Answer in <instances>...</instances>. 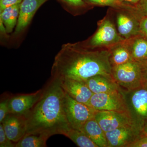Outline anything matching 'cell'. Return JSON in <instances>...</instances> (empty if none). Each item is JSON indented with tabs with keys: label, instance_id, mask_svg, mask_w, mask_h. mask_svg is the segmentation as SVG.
Wrapping results in <instances>:
<instances>
[{
	"label": "cell",
	"instance_id": "1",
	"mask_svg": "<svg viewBox=\"0 0 147 147\" xmlns=\"http://www.w3.org/2000/svg\"><path fill=\"white\" fill-rule=\"evenodd\" d=\"M94 48L79 43L64 44L55 57L51 78L86 82L98 75L113 78L109 48Z\"/></svg>",
	"mask_w": 147,
	"mask_h": 147
},
{
	"label": "cell",
	"instance_id": "2",
	"mask_svg": "<svg viewBox=\"0 0 147 147\" xmlns=\"http://www.w3.org/2000/svg\"><path fill=\"white\" fill-rule=\"evenodd\" d=\"M43 89L41 97L25 115L26 134L64 135L70 128L65 111V92L59 80L52 78Z\"/></svg>",
	"mask_w": 147,
	"mask_h": 147
},
{
	"label": "cell",
	"instance_id": "3",
	"mask_svg": "<svg viewBox=\"0 0 147 147\" xmlns=\"http://www.w3.org/2000/svg\"><path fill=\"white\" fill-rule=\"evenodd\" d=\"M113 75L122 91L135 89L144 84L142 65L133 60L113 67Z\"/></svg>",
	"mask_w": 147,
	"mask_h": 147
},
{
	"label": "cell",
	"instance_id": "4",
	"mask_svg": "<svg viewBox=\"0 0 147 147\" xmlns=\"http://www.w3.org/2000/svg\"><path fill=\"white\" fill-rule=\"evenodd\" d=\"M65 111L70 127L82 131L86 122L94 117L96 110L78 102L65 92Z\"/></svg>",
	"mask_w": 147,
	"mask_h": 147
},
{
	"label": "cell",
	"instance_id": "5",
	"mask_svg": "<svg viewBox=\"0 0 147 147\" xmlns=\"http://www.w3.org/2000/svg\"><path fill=\"white\" fill-rule=\"evenodd\" d=\"M122 92L131 117L143 126L147 120V83L135 89Z\"/></svg>",
	"mask_w": 147,
	"mask_h": 147
},
{
	"label": "cell",
	"instance_id": "6",
	"mask_svg": "<svg viewBox=\"0 0 147 147\" xmlns=\"http://www.w3.org/2000/svg\"><path fill=\"white\" fill-rule=\"evenodd\" d=\"M90 104L96 111H114L130 114L122 90L93 94Z\"/></svg>",
	"mask_w": 147,
	"mask_h": 147
},
{
	"label": "cell",
	"instance_id": "7",
	"mask_svg": "<svg viewBox=\"0 0 147 147\" xmlns=\"http://www.w3.org/2000/svg\"><path fill=\"white\" fill-rule=\"evenodd\" d=\"M125 40L117 31L112 21L105 18L98 24L97 30L91 38L89 45L92 48H109Z\"/></svg>",
	"mask_w": 147,
	"mask_h": 147
},
{
	"label": "cell",
	"instance_id": "8",
	"mask_svg": "<svg viewBox=\"0 0 147 147\" xmlns=\"http://www.w3.org/2000/svg\"><path fill=\"white\" fill-rule=\"evenodd\" d=\"M108 147H128L142 136L143 126L138 124L122 127L105 132Z\"/></svg>",
	"mask_w": 147,
	"mask_h": 147
},
{
	"label": "cell",
	"instance_id": "9",
	"mask_svg": "<svg viewBox=\"0 0 147 147\" xmlns=\"http://www.w3.org/2000/svg\"><path fill=\"white\" fill-rule=\"evenodd\" d=\"M94 118L105 132L122 127L139 124L133 119L129 113L96 111Z\"/></svg>",
	"mask_w": 147,
	"mask_h": 147
},
{
	"label": "cell",
	"instance_id": "10",
	"mask_svg": "<svg viewBox=\"0 0 147 147\" xmlns=\"http://www.w3.org/2000/svg\"><path fill=\"white\" fill-rule=\"evenodd\" d=\"M59 80L61 86L70 97L78 102L90 106V100L93 93L86 82L69 79Z\"/></svg>",
	"mask_w": 147,
	"mask_h": 147
},
{
	"label": "cell",
	"instance_id": "11",
	"mask_svg": "<svg viewBox=\"0 0 147 147\" xmlns=\"http://www.w3.org/2000/svg\"><path fill=\"white\" fill-rule=\"evenodd\" d=\"M1 123L2 124L8 139L15 144L26 133V119L25 115L9 113Z\"/></svg>",
	"mask_w": 147,
	"mask_h": 147
},
{
	"label": "cell",
	"instance_id": "12",
	"mask_svg": "<svg viewBox=\"0 0 147 147\" xmlns=\"http://www.w3.org/2000/svg\"><path fill=\"white\" fill-rule=\"evenodd\" d=\"M43 89L28 94L17 95L9 98V113L26 115L41 97Z\"/></svg>",
	"mask_w": 147,
	"mask_h": 147
},
{
	"label": "cell",
	"instance_id": "13",
	"mask_svg": "<svg viewBox=\"0 0 147 147\" xmlns=\"http://www.w3.org/2000/svg\"><path fill=\"white\" fill-rule=\"evenodd\" d=\"M118 31L125 40L131 39L141 35L139 20L131 11L123 10L117 15Z\"/></svg>",
	"mask_w": 147,
	"mask_h": 147
},
{
	"label": "cell",
	"instance_id": "14",
	"mask_svg": "<svg viewBox=\"0 0 147 147\" xmlns=\"http://www.w3.org/2000/svg\"><path fill=\"white\" fill-rule=\"evenodd\" d=\"M48 0H23L20 4V11L14 34H18L29 25L39 7Z\"/></svg>",
	"mask_w": 147,
	"mask_h": 147
},
{
	"label": "cell",
	"instance_id": "15",
	"mask_svg": "<svg viewBox=\"0 0 147 147\" xmlns=\"http://www.w3.org/2000/svg\"><path fill=\"white\" fill-rule=\"evenodd\" d=\"M85 82L93 94L121 90L114 78L109 76L96 75L89 78Z\"/></svg>",
	"mask_w": 147,
	"mask_h": 147
},
{
	"label": "cell",
	"instance_id": "16",
	"mask_svg": "<svg viewBox=\"0 0 147 147\" xmlns=\"http://www.w3.org/2000/svg\"><path fill=\"white\" fill-rule=\"evenodd\" d=\"M109 49L112 67L123 64L132 60L129 40H125Z\"/></svg>",
	"mask_w": 147,
	"mask_h": 147
},
{
	"label": "cell",
	"instance_id": "17",
	"mask_svg": "<svg viewBox=\"0 0 147 147\" xmlns=\"http://www.w3.org/2000/svg\"><path fill=\"white\" fill-rule=\"evenodd\" d=\"M82 131L86 134L98 147H108L105 132L94 117L86 122Z\"/></svg>",
	"mask_w": 147,
	"mask_h": 147
},
{
	"label": "cell",
	"instance_id": "18",
	"mask_svg": "<svg viewBox=\"0 0 147 147\" xmlns=\"http://www.w3.org/2000/svg\"><path fill=\"white\" fill-rule=\"evenodd\" d=\"M129 40L132 60L140 63L147 61V38L142 35Z\"/></svg>",
	"mask_w": 147,
	"mask_h": 147
},
{
	"label": "cell",
	"instance_id": "19",
	"mask_svg": "<svg viewBox=\"0 0 147 147\" xmlns=\"http://www.w3.org/2000/svg\"><path fill=\"white\" fill-rule=\"evenodd\" d=\"M49 138L42 134H26L16 143L15 147H47L46 142Z\"/></svg>",
	"mask_w": 147,
	"mask_h": 147
},
{
	"label": "cell",
	"instance_id": "20",
	"mask_svg": "<svg viewBox=\"0 0 147 147\" xmlns=\"http://www.w3.org/2000/svg\"><path fill=\"white\" fill-rule=\"evenodd\" d=\"M64 136L80 147H98L83 131L70 127Z\"/></svg>",
	"mask_w": 147,
	"mask_h": 147
},
{
	"label": "cell",
	"instance_id": "21",
	"mask_svg": "<svg viewBox=\"0 0 147 147\" xmlns=\"http://www.w3.org/2000/svg\"><path fill=\"white\" fill-rule=\"evenodd\" d=\"M88 2L100 6H107L119 10H124L134 13L135 6L120 0H86Z\"/></svg>",
	"mask_w": 147,
	"mask_h": 147
},
{
	"label": "cell",
	"instance_id": "22",
	"mask_svg": "<svg viewBox=\"0 0 147 147\" xmlns=\"http://www.w3.org/2000/svg\"><path fill=\"white\" fill-rule=\"evenodd\" d=\"M20 4L13 6V9L8 23L5 26L6 31L7 33L11 32L13 30L14 27L16 26L19 15Z\"/></svg>",
	"mask_w": 147,
	"mask_h": 147
},
{
	"label": "cell",
	"instance_id": "23",
	"mask_svg": "<svg viewBox=\"0 0 147 147\" xmlns=\"http://www.w3.org/2000/svg\"><path fill=\"white\" fill-rule=\"evenodd\" d=\"M134 6V14L139 21L141 18L147 17V0H142Z\"/></svg>",
	"mask_w": 147,
	"mask_h": 147
},
{
	"label": "cell",
	"instance_id": "24",
	"mask_svg": "<svg viewBox=\"0 0 147 147\" xmlns=\"http://www.w3.org/2000/svg\"><path fill=\"white\" fill-rule=\"evenodd\" d=\"M16 144L11 141L6 135L2 123H0V147H14Z\"/></svg>",
	"mask_w": 147,
	"mask_h": 147
},
{
	"label": "cell",
	"instance_id": "25",
	"mask_svg": "<svg viewBox=\"0 0 147 147\" xmlns=\"http://www.w3.org/2000/svg\"><path fill=\"white\" fill-rule=\"evenodd\" d=\"M9 98L4 99L0 103V123H2L9 113Z\"/></svg>",
	"mask_w": 147,
	"mask_h": 147
},
{
	"label": "cell",
	"instance_id": "26",
	"mask_svg": "<svg viewBox=\"0 0 147 147\" xmlns=\"http://www.w3.org/2000/svg\"><path fill=\"white\" fill-rule=\"evenodd\" d=\"M23 0H0V12L9 7L20 4Z\"/></svg>",
	"mask_w": 147,
	"mask_h": 147
},
{
	"label": "cell",
	"instance_id": "27",
	"mask_svg": "<svg viewBox=\"0 0 147 147\" xmlns=\"http://www.w3.org/2000/svg\"><path fill=\"white\" fill-rule=\"evenodd\" d=\"M128 147H147V135L143 134L130 144Z\"/></svg>",
	"mask_w": 147,
	"mask_h": 147
},
{
	"label": "cell",
	"instance_id": "28",
	"mask_svg": "<svg viewBox=\"0 0 147 147\" xmlns=\"http://www.w3.org/2000/svg\"><path fill=\"white\" fill-rule=\"evenodd\" d=\"M139 26L141 35L147 38V17H144L140 19Z\"/></svg>",
	"mask_w": 147,
	"mask_h": 147
},
{
	"label": "cell",
	"instance_id": "29",
	"mask_svg": "<svg viewBox=\"0 0 147 147\" xmlns=\"http://www.w3.org/2000/svg\"><path fill=\"white\" fill-rule=\"evenodd\" d=\"M64 2L74 7H82L85 5L83 0H61Z\"/></svg>",
	"mask_w": 147,
	"mask_h": 147
},
{
	"label": "cell",
	"instance_id": "30",
	"mask_svg": "<svg viewBox=\"0 0 147 147\" xmlns=\"http://www.w3.org/2000/svg\"><path fill=\"white\" fill-rule=\"evenodd\" d=\"M140 64L142 65V75L144 83H147V61Z\"/></svg>",
	"mask_w": 147,
	"mask_h": 147
},
{
	"label": "cell",
	"instance_id": "31",
	"mask_svg": "<svg viewBox=\"0 0 147 147\" xmlns=\"http://www.w3.org/2000/svg\"><path fill=\"white\" fill-rule=\"evenodd\" d=\"M120 1L128 3L130 4L135 5L139 3V2L141 1L142 0H120Z\"/></svg>",
	"mask_w": 147,
	"mask_h": 147
},
{
	"label": "cell",
	"instance_id": "32",
	"mask_svg": "<svg viewBox=\"0 0 147 147\" xmlns=\"http://www.w3.org/2000/svg\"><path fill=\"white\" fill-rule=\"evenodd\" d=\"M143 133L144 134H147V120L145 121L143 124Z\"/></svg>",
	"mask_w": 147,
	"mask_h": 147
},
{
	"label": "cell",
	"instance_id": "33",
	"mask_svg": "<svg viewBox=\"0 0 147 147\" xmlns=\"http://www.w3.org/2000/svg\"><path fill=\"white\" fill-rule=\"evenodd\" d=\"M145 135H147V134H145Z\"/></svg>",
	"mask_w": 147,
	"mask_h": 147
}]
</instances>
